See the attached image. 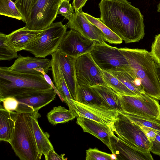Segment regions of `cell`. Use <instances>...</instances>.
Returning a JSON list of instances; mask_svg holds the SVG:
<instances>
[{
  "label": "cell",
  "instance_id": "1",
  "mask_svg": "<svg viewBox=\"0 0 160 160\" xmlns=\"http://www.w3.org/2000/svg\"><path fill=\"white\" fill-rule=\"evenodd\" d=\"M99 8L100 20L126 43L143 39V16L127 0H101Z\"/></svg>",
  "mask_w": 160,
  "mask_h": 160
},
{
  "label": "cell",
  "instance_id": "2",
  "mask_svg": "<svg viewBox=\"0 0 160 160\" xmlns=\"http://www.w3.org/2000/svg\"><path fill=\"white\" fill-rule=\"evenodd\" d=\"M53 88L43 74L24 73L0 67V100L12 97L19 98Z\"/></svg>",
  "mask_w": 160,
  "mask_h": 160
},
{
  "label": "cell",
  "instance_id": "3",
  "mask_svg": "<svg viewBox=\"0 0 160 160\" xmlns=\"http://www.w3.org/2000/svg\"><path fill=\"white\" fill-rule=\"evenodd\" d=\"M118 49L127 60L131 70L140 80L143 92L152 98L160 100V85L156 63L150 52L126 47Z\"/></svg>",
  "mask_w": 160,
  "mask_h": 160
},
{
  "label": "cell",
  "instance_id": "4",
  "mask_svg": "<svg viewBox=\"0 0 160 160\" xmlns=\"http://www.w3.org/2000/svg\"><path fill=\"white\" fill-rule=\"evenodd\" d=\"M20 160H39L30 113H17L13 136L8 142Z\"/></svg>",
  "mask_w": 160,
  "mask_h": 160
},
{
  "label": "cell",
  "instance_id": "5",
  "mask_svg": "<svg viewBox=\"0 0 160 160\" xmlns=\"http://www.w3.org/2000/svg\"><path fill=\"white\" fill-rule=\"evenodd\" d=\"M67 27L61 22L52 23L36 38L29 42L23 50L35 57L45 58L58 49L67 31Z\"/></svg>",
  "mask_w": 160,
  "mask_h": 160
},
{
  "label": "cell",
  "instance_id": "6",
  "mask_svg": "<svg viewBox=\"0 0 160 160\" xmlns=\"http://www.w3.org/2000/svg\"><path fill=\"white\" fill-rule=\"evenodd\" d=\"M119 96L121 108L120 112L148 120L160 121V105L157 99L144 92L139 95Z\"/></svg>",
  "mask_w": 160,
  "mask_h": 160
},
{
  "label": "cell",
  "instance_id": "7",
  "mask_svg": "<svg viewBox=\"0 0 160 160\" xmlns=\"http://www.w3.org/2000/svg\"><path fill=\"white\" fill-rule=\"evenodd\" d=\"M110 129L118 138L128 144L145 152L150 151L151 143L141 129L119 112Z\"/></svg>",
  "mask_w": 160,
  "mask_h": 160
},
{
  "label": "cell",
  "instance_id": "8",
  "mask_svg": "<svg viewBox=\"0 0 160 160\" xmlns=\"http://www.w3.org/2000/svg\"><path fill=\"white\" fill-rule=\"evenodd\" d=\"M90 53L102 70L109 72L131 71L125 57L117 47L96 43Z\"/></svg>",
  "mask_w": 160,
  "mask_h": 160
},
{
  "label": "cell",
  "instance_id": "9",
  "mask_svg": "<svg viewBox=\"0 0 160 160\" xmlns=\"http://www.w3.org/2000/svg\"><path fill=\"white\" fill-rule=\"evenodd\" d=\"M61 0H37L31 9L25 27L34 30H42L54 21Z\"/></svg>",
  "mask_w": 160,
  "mask_h": 160
},
{
  "label": "cell",
  "instance_id": "10",
  "mask_svg": "<svg viewBox=\"0 0 160 160\" xmlns=\"http://www.w3.org/2000/svg\"><path fill=\"white\" fill-rule=\"evenodd\" d=\"M75 67L78 85L107 86L101 70L93 60L90 52L75 58Z\"/></svg>",
  "mask_w": 160,
  "mask_h": 160
},
{
  "label": "cell",
  "instance_id": "11",
  "mask_svg": "<svg viewBox=\"0 0 160 160\" xmlns=\"http://www.w3.org/2000/svg\"><path fill=\"white\" fill-rule=\"evenodd\" d=\"M96 43L77 31L71 29L66 32L58 50L61 52L75 58L89 52Z\"/></svg>",
  "mask_w": 160,
  "mask_h": 160
},
{
  "label": "cell",
  "instance_id": "12",
  "mask_svg": "<svg viewBox=\"0 0 160 160\" xmlns=\"http://www.w3.org/2000/svg\"><path fill=\"white\" fill-rule=\"evenodd\" d=\"M77 117L81 116L94 121L110 128L119 111L96 104H84L73 100Z\"/></svg>",
  "mask_w": 160,
  "mask_h": 160
},
{
  "label": "cell",
  "instance_id": "13",
  "mask_svg": "<svg viewBox=\"0 0 160 160\" xmlns=\"http://www.w3.org/2000/svg\"><path fill=\"white\" fill-rule=\"evenodd\" d=\"M67 26L97 43L107 44L102 32L87 18L82 8L75 11L74 15L68 20Z\"/></svg>",
  "mask_w": 160,
  "mask_h": 160
},
{
  "label": "cell",
  "instance_id": "14",
  "mask_svg": "<svg viewBox=\"0 0 160 160\" xmlns=\"http://www.w3.org/2000/svg\"><path fill=\"white\" fill-rule=\"evenodd\" d=\"M57 93L53 89L41 92L28 96L16 98L19 104L16 112L30 113L38 110L53 101Z\"/></svg>",
  "mask_w": 160,
  "mask_h": 160
},
{
  "label": "cell",
  "instance_id": "15",
  "mask_svg": "<svg viewBox=\"0 0 160 160\" xmlns=\"http://www.w3.org/2000/svg\"><path fill=\"white\" fill-rule=\"evenodd\" d=\"M51 56L58 63L70 93L74 100H76L78 84L75 73V58L61 52L58 49Z\"/></svg>",
  "mask_w": 160,
  "mask_h": 160
},
{
  "label": "cell",
  "instance_id": "16",
  "mask_svg": "<svg viewBox=\"0 0 160 160\" xmlns=\"http://www.w3.org/2000/svg\"><path fill=\"white\" fill-rule=\"evenodd\" d=\"M76 122L84 132L99 139L108 147L112 153H115L112 140L114 133L108 126L81 116L78 117Z\"/></svg>",
  "mask_w": 160,
  "mask_h": 160
},
{
  "label": "cell",
  "instance_id": "17",
  "mask_svg": "<svg viewBox=\"0 0 160 160\" xmlns=\"http://www.w3.org/2000/svg\"><path fill=\"white\" fill-rule=\"evenodd\" d=\"M43 68L46 73L51 70V61L45 58L23 56L18 55L12 65L9 67L12 71L24 73L42 75L36 70L38 68Z\"/></svg>",
  "mask_w": 160,
  "mask_h": 160
},
{
  "label": "cell",
  "instance_id": "18",
  "mask_svg": "<svg viewBox=\"0 0 160 160\" xmlns=\"http://www.w3.org/2000/svg\"><path fill=\"white\" fill-rule=\"evenodd\" d=\"M112 139L118 160H153L150 151L145 152L134 148L118 138L114 134Z\"/></svg>",
  "mask_w": 160,
  "mask_h": 160
},
{
  "label": "cell",
  "instance_id": "19",
  "mask_svg": "<svg viewBox=\"0 0 160 160\" xmlns=\"http://www.w3.org/2000/svg\"><path fill=\"white\" fill-rule=\"evenodd\" d=\"M45 29L34 30L24 27L7 35L5 42L10 48L17 52H19L23 50L29 42L39 36Z\"/></svg>",
  "mask_w": 160,
  "mask_h": 160
},
{
  "label": "cell",
  "instance_id": "20",
  "mask_svg": "<svg viewBox=\"0 0 160 160\" xmlns=\"http://www.w3.org/2000/svg\"><path fill=\"white\" fill-rule=\"evenodd\" d=\"M51 61L53 82L64 101L68 106L69 110L74 115H76L73 102L74 99L70 93L60 66L53 57H52Z\"/></svg>",
  "mask_w": 160,
  "mask_h": 160
},
{
  "label": "cell",
  "instance_id": "21",
  "mask_svg": "<svg viewBox=\"0 0 160 160\" xmlns=\"http://www.w3.org/2000/svg\"><path fill=\"white\" fill-rule=\"evenodd\" d=\"M40 116L38 111L30 113L38 151L45 157L49 151L54 148L49 139V135L44 132L39 125L38 118Z\"/></svg>",
  "mask_w": 160,
  "mask_h": 160
},
{
  "label": "cell",
  "instance_id": "22",
  "mask_svg": "<svg viewBox=\"0 0 160 160\" xmlns=\"http://www.w3.org/2000/svg\"><path fill=\"white\" fill-rule=\"evenodd\" d=\"M0 105V140L8 142L14 132L17 113L8 111Z\"/></svg>",
  "mask_w": 160,
  "mask_h": 160
},
{
  "label": "cell",
  "instance_id": "23",
  "mask_svg": "<svg viewBox=\"0 0 160 160\" xmlns=\"http://www.w3.org/2000/svg\"><path fill=\"white\" fill-rule=\"evenodd\" d=\"M102 100L105 106L108 108L121 111L119 95L107 86H91Z\"/></svg>",
  "mask_w": 160,
  "mask_h": 160
},
{
  "label": "cell",
  "instance_id": "24",
  "mask_svg": "<svg viewBox=\"0 0 160 160\" xmlns=\"http://www.w3.org/2000/svg\"><path fill=\"white\" fill-rule=\"evenodd\" d=\"M109 72L137 95H139L144 92L140 80L132 70L130 72L115 71Z\"/></svg>",
  "mask_w": 160,
  "mask_h": 160
},
{
  "label": "cell",
  "instance_id": "25",
  "mask_svg": "<svg viewBox=\"0 0 160 160\" xmlns=\"http://www.w3.org/2000/svg\"><path fill=\"white\" fill-rule=\"evenodd\" d=\"M76 101L82 103L96 104L106 107L91 86L86 85H78Z\"/></svg>",
  "mask_w": 160,
  "mask_h": 160
},
{
  "label": "cell",
  "instance_id": "26",
  "mask_svg": "<svg viewBox=\"0 0 160 160\" xmlns=\"http://www.w3.org/2000/svg\"><path fill=\"white\" fill-rule=\"evenodd\" d=\"M47 116L49 122L53 125L67 122L76 117L69 109L61 106L53 107Z\"/></svg>",
  "mask_w": 160,
  "mask_h": 160
},
{
  "label": "cell",
  "instance_id": "27",
  "mask_svg": "<svg viewBox=\"0 0 160 160\" xmlns=\"http://www.w3.org/2000/svg\"><path fill=\"white\" fill-rule=\"evenodd\" d=\"M103 79L107 86L120 96L137 95L128 88L122 82L110 72L101 70Z\"/></svg>",
  "mask_w": 160,
  "mask_h": 160
},
{
  "label": "cell",
  "instance_id": "28",
  "mask_svg": "<svg viewBox=\"0 0 160 160\" xmlns=\"http://www.w3.org/2000/svg\"><path fill=\"white\" fill-rule=\"evenodd\" d=\"M87 18L96 26L102 32L106 42L115 44L122 43V40L102 22L99 18H95L90 14L83 12Z\"/></svg>",
  "mask_w": 160,
  "mask_h": 160
},
{
  "label": "cell",
  "instance_id": "29",
  "mask_svg": "<svg viewBox=\"0 0 160 160\" xmlns=\"http://www.w3.org/2000/svg\"><path fill=\"white\" fill-rule=\"evenodd\" d=\"M0 14L26 22L24 17L12 0H0Z\"/></svg>",
  "mask_w": 160,
  "mask_h": 160
},
{
  "label": "cell",
  "instance_id": "30",
  "mask_svg": "<svg viewBox=\"0 0 160 160\" xmlns=\"http://www.w3.org/2000/svg\"><path fill=\"white\" fill-rule=\"evenodd\" d=\"M7 35L0 33V60H11L17 58V52L8 47L5 43Z\"/></svg>",
  "mask_w": 160,
  "mask_h": 160
},
{
  "label": "cell",
  "instance_id": "31",
  "mask_svg": "<svg viewBox=\"0 0 160 160\" xmlns=\"http://www.w3.org/2000/svg\"><path fill=\"white\" fill-rule=\"evenodd\" d=\"M138 125H142L160 131V121L148 120L122 112H119Z\"/></svg>",
  "mask_w": 160,
  "mask_h": 160
},
{
  "label": "cell",
  "instance_id": "32",
  "mask_svg": "<svg viewBox=\"0 0 160 160\" xmlns=\"http://www.w3.org/2000/svg\"><path fill=\"white\" fill-rule=\"evenodd\" d=\"M36 0H15L16 6L24 17L26 22Z\"/></svg>",
  "mask_w": 160,
  "mask_h": 160
},
{
  "label": "cell",
  "instance_id": "33",
  "mask_svg": "<svg viewBox=\"0 0 160 160\" xmlns=\"http://www.w3.org/2000/svg\"><path fill=\"white\" fill-rule=\"evenodd\" d=\"M112 154L102 152L97 148H89L86 151V160H112Z\"/></svg>",
  "mask_w": 160,
  "mask_h": 160
},
{
  "label": "cell",
  "instance_id": "34",
  "mask_svg": "<svg viewBox=\"0 0 160 160\" xmlns=\"http://www.w3.org/2000/svg\"><path fill=\"white\" fill-rule=\"evenodd\" d=\"M69 1L65 0L61 3L58 9L57 14H60L64 18L69 20L74 15L73 8Z\"/></svg>",
  "mask_w": 160,
  "mask_h": 160
},
{
  "label": "cell",
  "instance_id": "35",
  "mask_svg": "<svg viewBox=\"0 0 160 160\" xmlns=\"http://www.w3.org/2000/svg\"><path fill=\"white\" fill-rule=\"evenodd\" d=\"M150 52L155 62L160 65V33L155 36L151 46Z\"/></svg>",
  "mask_w": 160,
  "mask_h": 160
},
{
  "label": "cell",
  "instance_id": "36",
  "mask_svg": "<svg viewBox=\"0 0 160 160\" xmlns=\"http://www.w3.org/2000/svg\"><path fill=\"white\" fill-rule=\"evenodd\" d=\"M2 102L3 107L6 110L11 112H16L19 104L18 100L15 97H9L0 100Z\"/></svg>",
  "mask_w": 160,
  "mask_h": 160
},
{
  "label": "cell",
  "instance_id": "37",
  "mask_svg": "<svg viewBox=\"0 0 160 160\" xmlns=\"http://www.w3.org/2000/svg\"><path fill=\"white\" fill-rule=\"evenodd\" d=\"M143 131L150 143L154 141L157 134V130L142 125H138Z\"/></svg>",
  "mask_w": 160,
  "mask_h": 160
},
{
  "label": "cell",
  "instance_id": "38",
  "mask_svg": "<svg viewBox=\"0 0 160 160\" xmlns=\"http://www.w3.org/2000/svg\"><path fill=\"white\" fill-rule=\"evenodd\" d=\"M157 131V134L155 140L151 143L149 151L160 156V131Z\"/></svg>",
  "mask_w": 160,
  "mask_h": 160
},
{
  "label": "cell",
  "instance_id": "39",
  "mask_svg": "<svg viewBox=\"0 0 160 160\" xmlns=\"http://www.w3.org/2000/svg\"><path fill=\"white\" fill-rule=\"evenodd\" d=\"M36 70L42 73L47 82L51 86L53 89L57 93V94L58 95L61 100L62 102H63L64 100L63 99L59 93L56 86H55L53 84V82L49 77L47 74V73L45 72L44 69L42 68H40L37 69Z\"/></svg>",
  "mask_w": 160,
  "mask_h": 160
},
{
  "label": "cell",
  "instance_id": "40",
  "mask_svg": "<svg viewBox=\"0 0 160 160\" xmlns=\"http://www.w3.org/2000/svg\"><path fill=\"white\" fill-rule=\"evenodd\" d=\"M64 154L60 155L58 154L54 151V149L50 150L46 156L45 157L46 160H66L67 158H65Z\"/></svg>",
  "mask_w": 160,
  "mask_h": 160
},
{
  "label": "cell",
  "instance_id": "41",
  "mask_svg": "<svg viewBox=\"0 0 160 160\" xmlns=\"http://www.w3.org/2000/svg\"><path fill=\"white\" fill-rule=\"evenodd\" d=\"M88 0H73L72 5L75 10H79L84 6Z\"/></svg>",
  "mask_w": 160,
  "mask_h": 160
},
{
  "label": "cell",
  "instance_id": "42",
  "mask_svg": "<svg viewBox=\"0 0 160 160\" xmlns=\"http://www.w3.org/2000/svg\"><path fill=\"white\" fill-rule=\"evenodd\" d=\"M155 68L157 77L160 85V65L156 63Z\"/></svg>",
  "mask_w": 160,
  "mask_h": 160
},
{
  "label": "cell",
  "instance_id": "43",
  "mask_svg": "<svg viewBox=\"0 0 160 160\" xmlns=\"http://www.w3.org/2000/svg\"><path fill=\"white\" fill-rule=\"evenodd\" d=\"M111 158L112 160H118L116 155L115 153L112 154Z\"/></svg>",
  "mask_w": 160,
  "mask_h": 160
},
{
  "label": "cell",
  "instance_id": "44",
  "mask_svg": "<svg viewBox=\"0 0 160 160\" xmlns=\"http://www.w3.org/2000/svg\"><path fill=\"white\" fill-rule=\"evenodd\" d=\"M157 11L160 13V2L157 5Z\"/></svg>",
  "mask_w": 160,
  "mask_h": 160
},
{
  "label": "cell",
  "instance_id": "45",
  "mask_svg": "<svg viewBox=\"0 0 160 160\" xmlns=\"http://www.w3.org/2000/svg\"><path fill=\"white\" fill-rule=\"evenodd\" d=\"M64 0H61V2H62V1H64ZM68 0V1H70V0Z\"/></svg>",
  "mask_w": 160,
  "mask_h": 160
},
{
  "label": "cell",
  "instance_id": "46",
  "mask_svg": "<svg viewBox=\"0 0 160 160\" xmlns=\"http://www.w3.org/2000/svg\"></svg>",
  "mask_w": 160,
  "mask_h": 160
}]
</instances>
